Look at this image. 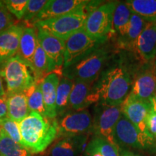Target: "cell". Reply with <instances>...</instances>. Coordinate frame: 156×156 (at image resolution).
<instances>
[{
  "instance_id": "obj_1",
  "label": "cell",
  "mask_w": 156,
  "mask_h": 156,
  "mask_svg": "<svg viewBox=\"0 0 156 156\" xmlns=\"http://www.w3.org/2000/svg\"><path fill=\"white\" fill-rule=\"evenodd\" d=\"M22 145L30 153L44 152L57 137L56 119L31 112L19 123Z\"/></svg>"
},
{
  "instance_id": "obj_2",
  "label": "cell",
  "mask_w": 156,
  "mask_h": 156,
  "mask_svg": "<svg viewBox=\"0 0 156 156\" xmlns=\"http://www.w3.org/2000/svg\"><path fill=\"white\" fill-rule=\"evenodd\" d=\"M132 80L126 67L116 65L104 69L95 82L100 97L99 103L108 106H121L132 87Z\"/></svg>"
},
{
  "instance_id": "obj_3",
  "label": "cell",
  "mask_w": 156,
  "mask_h": 156,
  "mask_svg": "<svg viewBox=\"0 0 156 156\" xmlns=\"http://www.w3.org/2000/svg\"><path fill=\"white\" fill-rule=\"evenodd\" d=\"M101 2H102L89 1L86 5L67 14L46 20L39 21L34 26L66 41L70 36L84 28L89 13L100 5Z\"/></svg>"
},
{
  "instance_id": "obj_4",
  "label": "cell",
  "mask_w": 156,
  "mask_h": 156,
  "mask_svg": "<svg viewBox=\"0 0 156 156\" xmlns=\"http://www.w3.org/2000/svg\"><path fill=\"white\" fill-rule=\"evenodd\" d=\"M108 58V51L101 46L72 65L64 68L62 76L73 82L95 83L104 71Z\"/></svg>"
},
{
  "instance_id": "obj_5",
  "label": "cell",
  "mask_w": 156,
  "mask_h": 156,
  "mask_svg": "<svg viewBox=\"0 0 156 156\" xmlns=\"http://www.w3.org/2000/svg\"><path fill=\"white\" fill-rule=\"evenodd\" d=\"M28 68L17 56L9 59L2 67L0 72L6 83L7 97L24 92L36 83Z\"/></svg>"
},
{
  "instance_id": "obj_6",
  "label": "cell",
  "mask_w": 156,
  "mask_h": 156,
  "mask_svg": "<svg viewBox=\"0 0 156 156\" xmlns=\"http://www.w3.org/2000/svg\"><path fill=\"white\" fill-rule=\"evenodd\" d=\"M118 2L101 4L89 13L84 30L93 38L106 40L113 33V17Z\"/></svg>"
},
{
  "instance_id": "obj_7",
  "label": "cell",
  "mask_w": 156,
  "mask_h": 156,
  "mask_svg": "<svg viewBox=\"0 0 156 156\" xmlns=\"http://www.w3.org/2000/svg\"><path fill=\"white\" fill-rule=\"evenodd\" d=\"M122 115V105L108 106L98 103L93 119L92 132L95 136L103 138L117 145L114 140V129Z\"/></svg>"
},
{
  "instance_id": "obj_8",
  "label": "cell",
  "mask_w": 156,
  "mask_h": 156,
  "mask_svg": "<svg viewBox=\"0 0 156 156\" xmlns=\"http://www.w3.org/2000/svg\"><path fill=\"white\" fill-rule=\"evenodd\" d=\"M106 41L92 38L85 32L84 28L77 31L65 41L63 69L102 46Z\"/></svg>"
},
{
  "instance_id": "obj_9",
  "label": "cell",
  "mask_w": 156,
  "mask_h": 156,
  "mask_svg": "<svg viewBox=\"0 0 156 156\" xmlns=\"http://www.w3.org/2000/svg\"><path fill=\"white\" fill-rule=\"evenodd\" d=\"M114 135L115 142L119 147L123 145L136 149L151 147L155 139L140 132L123 114L115 126Z\"/></svg>"
},
{
  "instance_id": "obj_10",
  "label": "cell",
  "mask_w": 156,
  "mask_h": 156,
  "mask_svg": "<svg viewBox=\"0 0 156 156\" xmlns=\"http://www.w3.org/2000/svg\"><path fill=\"white\" fill-rule=\"evenodd\" d=\"M57 136L85 135L92 132L93 119L87 109L68 112L57 121Z\"/></svg>"
},
{
  "instance_id": "obj_11",
  "label": "cell",
  "mask_w": 156,
  "mask_h": 156,
  "mask_svg": "<svg viewBox=\"0 0 156 156\" xmlns=\"http://www.w3.org/2000/svg\"><path fill=\"white\" fill-rule=\"evenodd\" d=\"M151 108V102L140 100L130 94L122 104L123 115L132 123L136 129L146 136L153 137L148 132L146 125V119Z\"/></svg>"
},
{
  "instance_id": "obj_12",
  "label": "cell",
  "mask_w": 156,
  "mask_h": 156,
  "mask_svg": "<svg viewBox=\"0 0 156 156\" xmlns=\"http://www.w3.org/2000/svg\"><path fill=\"white\" fill-rule=\"evenodd\" d=\"M95 83L74 82L69 97L70 109L74 112L83 111L93 103L99 102L100 97Z\"/></svg>"
},
{
  "instance_id": "obj_13",
  "label": "cell",
  "mask_w": 156,
  "mask_h": 156,
  "mask_svg": "<svg viewBox=\"0 0 156 156\" xmlns=\"http://www.w3.org/2000/svg\"><path fill=\"white\" fill-rule=\"evenodd\" d=\"M156 89V73L154 63L145 67L136 75L132 83L129 94L136 98L151 102Z\"/></svg>"
},
{
  "instance_id": "obj_14",
  "label": "cell",
  "mask_w": 156,
  "mask_h": 156,
  "mask_svg": "<svg viewBox=\"0 0 156 156\" xmlns=\"http://www.w3.org/2000/svg\"><path fill=\"white\" fill-rule=\"evenodd\" d=\"M25 27L13 25L0 33V67H2L9 59L16 56L20 40Z\"/></svg>"
},
{
  "instance_id": "obj_15",
  "label": "cell",
  "mask_w": 156,
  "mask_h": 156,
  "mask_svg": "<svg viewBox=\"0 0 156 156\" xmlns=\"http://www.w3.org/2000/svg\"><path fill=\"white\" fill-rule=\"evenodd\" d=\"M37 29L38 44L57 69L64 66L65 41L51 36L41 28Z\"/></svg>"
},
{
  "instance_id": "obj_16",
  "label": "cell",
  "mask_w": 156,
  "mask_h": 156,
  "mask_svg": "<svg viewBox=\"0 0 156 156\" xmlns=\"http://www.w3.org/2000/svg\"><path fill=\"white\" fill-rule=\"evenodd\" d=\"M87 0H49L39 14L32 21L35 25L39 21L54 18L67 14L70 12L86 5Z\"/></svg>"
},
{
  "instance_id": "obj_17",
  "label": "cell",
  "mask_w": 156,
  "mask_h": 156,
  "mask_svg": "<svg viewBox=\"0 0 156 156\" xmlns=\"http://www.w3.org/2000/svg\"><path fill=\"white\" fill-rule=\"evenodd\" d=\"M135 51L145 62L156 58V23H147L138 38Z\"/></svg>"
},
{
  "instance_id": "obj_18",
  "label": "cell",
  "mask_w": 156,
  "mask_h": 156,
  "mask_svg": "<svg viewBox=\"0 0 156 156\" xmlns=\"http://www.w3.org/2000/svg\"><path fill=\"white\" fill-rule=\"evenodd\" d=\"M60 78L61 77L58 73H52L46 75L41 82L46 116L51 119H55L57 117L56 112V99Z\"/></svg>"
},
{
  "instance_id": "obj_19",
  "label": "cell",
  "mask_w": 156,
  "mask_h": 156,
  "mask_svg": "<svg viewBox=\"0 0 156 156\" xmlns=\"http://www.w3.org/2000/svg\"><path fill=\"white\" fill-rule=\"evenodd\" d=\"M37 31L34 28H25L21 35L16 56L28 67H32L33 59L38 46Z\"/></svg>"
},
{
  "instance_id": "obj_20",
  "label": "cell",
  "mask_w": 156,
  "mask_h": 156,
  "mask_svg": "<svg viewBox=\"0 0 156 156\" xmlns=\"http://www.w3.org/2000/svg\"><path fill=\"white\" fill-rule=\"evenodd\" d=\"M87 139L86 134L62 137L51 147V156H77L83 150Z\"/></svg>"
},
{
  "instance_id": "obj_21",
  "label": "cell",
  "mask_w": 156,
  "mask_h": 156,
  "mask_svg": "<svg viewBox=\"0 0 156 156\" xmlns=\"http://www.w3.org/2000/svg\"><path fill=\"white\" fill-rule=\"evenodd\" d=\"M7 98V117L19 124L30 113L26 95L23 92Z\"/></svg>"
},
{
  "instance_id": "obj_22",
  "label": "cell",
  "mask_w": 156,
  "mask_h": 156,
  "mask_svg": "<svg viewBox=\"0 0 156 156\" xmlns=\"http://www.w3.org/2000/svg\"><path fill=\"white\" fill-rule=\"evenodd\" d=\"M147 23L139 15L132 12L127 32L123 38L119 39V45L122 48L135 51L138 38L145 28Z\"/></svg>"
},
{
  "instance_id": "obj_23",
  "label": "cell",
  "mask_w": 156,
  "mask_h": 156,
  "mask_svg": "<svg viewBox=\"0 0 156 156\" xmlns=\"http://www.w3.org/2000/svg\"><path fill=\"white\" fill-rule=\"evenodd\" d=\"M56 69L57 68L55 64L48 57L40 44H38L31 67V71L34 73L36 82H41L46 75L54 73Z\"/></svg>"
},
{
  "instance_id": "obj_24",
  "label": "cell",
  "mask_w": 156,
  "mask_h": 156,
  "mask_svg": "<svg viewBox=\"0 0 156 156\" xmlns=\"http://www.w3.org/2000/svg\"><path fill=\"white\" fill-rule=\"evenodd\" d=\"M83 156H120L119 147L103 138L94 136L84 150Z\"/></svg>"
},
{
  "instance_id": "obj_25",
  "label": "cell",
  "mask_w": 156,
  "mask_h": 156,
  "mask_svg": "<svg viewBox=\"0 0 156 156\" xmlns=\"http://www.w3.org/2000/svg\"><path fill=\"white\" fill-rule=\"evenodd\" d=\"M132 12L125 2H118L113 17V34H116L119 39L125 36L129 25Z\"/></svg>"
},
{
  "instance_id": "obj_26",
  "label": "cell",
  "mask_w": 156,
  "mask_h": 156,
  "mask_svg": "<svg viewBox=\"0 0 156 156\" xmlns=\"http://www.w3.org/2000/svg\"><path fill=\"white\" fill-rule=\"evenodd\" d=\"M74 82L65 77L60 78L56 99V112L57 116H62L69 110V97Z\"/></svg>"
},
{
  "instance_id": "obj_27",
  "label": "cell",
  "mask_w": 156,
  "mask_h": 156,
  "mask_svg": "<svg viewBox=\"0 0 156 156\" xmlns=\"http://www.w3.org/2000/svg\"><path fill=\"white\" fill-rule=\"evenodd\" d=\"M125 3L132 13L146 22L156 23V0H128Z\"/></svg>"
},
{
  "instance_id": "obj_28",
  "label": "cell",
  "mask_w": 156,
  "mask_h": 156,
  "mask_svg": "<svg viewBox=\"0 0 156 156\" xmlns=\"http://www.w3.org/2000/svg\"><path fill=\"white\" fill-rule=\"evenodd\" d=\"M0 154L3 156H32L26 148L12 140L0 128Z\"/></svg>"
},
{
  "instance_id": "obj_29",
  "label": "cell",
  "mask_w": 156,
  "mask_h": 156,
  "mask_svg": "<svg viewBox=\"0 0 156 156\" xmlns=\"http://www.w3.org/2000/svg\"><path fill=\"white\" fill-rule=\"evenodd\" d=\"M24 93L27 97L30 112H37L43 116L47 117L44 103L41 82H36L34 85L24 91Z\"/></svg>"
},
{
  "instance_id": "obj_30",
  "label": "cell",
  "mask_w": 156,
  "mask_h": 156,
  "mask_svg": "<svg viewBox=\"0 0 156 156\" xmlns=\"http://www.w3.org/2000/svg\"><path fill=\"white\" fill-rule=\"evenodd\" d=\"M0 128L2 129L12 140L17 143L22 145L18 123L7 116L5 118L0 119Z\"/></svg>"
},
{
  "instance_id": "obj_31",
  "label": "cell",
  "mask_w": 156,
  "mask_h": 156,
  "mask_svg": "<svg viewBox=\"0 0 156 156\" xmlns=\"http://www.w3.org/2000/svg\"><path fill=\"white\" fill-rule=\"evenodd\" d=\"M47 0H28L23 20L25 22H31L41 12L47 3Z\"/></svg>"
},
{
  "instance_id": "obj_32",
  "label": "cell",
  "mask_w": 156,
  "mask_h": 156,
  "mask_svg": "<svg viewBox=\"0 0 156 156\" xmlns=\"http://www.w3.org/2000/svg\"><path fill=\"white\" fill-rule=\"evenodd\" d=\"M3 2L11 14L19 20L23 18L28 3V0H6Z\"/></svg>"
},
{
  "instance_id": "obj_33",
  "label": "cell",
  "mask_w": 156,
  "mask_h": 156,
  "mask_svg": "<svg viewBox=\"0 0 156 156\" xmlns=\"http://www.w3.org/2000/svg\"><path fill=\"white\" fill-rule=\"evenodd\" d=\"M12 15L7 9L3 1H0V33L14 25Z\"/></svg>"
},
{
  "instance_id": "obj_34",
  "label": "cell",
  "mask_w": 156,
  "mask_h": 156,
  "mask_svg": "<svg viewBox=\"0 0 156 156\" xmlns=\"http://www.w3.org/2000/svg\"><path fill=\"white\" fill-rule=\"evenodd\" d=\"M146 125L150 134L156 139V112L151 108L146 119Z\"/></svg>"
},
{
  "instance_id": "obj_35",
  "label": "cell",
  "mask_w": 156,
  "mask_h": 156,
  "mask_svg": "<svg viewBox=\"0 0 156 156\" xmlns=\"http://www.w3.org/2000/svg\"><path fill=\"white\" fill-rule=\"evenodd\" d=\"M7 96L0 98V119L7 116Z\"/></svg>"
},
{
  "instance_id": "obj_36",
  "label": "cell",
  "mask_w": 156,
  "mask_h": 156,
  "mask_svg": "<svg viewBox=\"0 0 156 156\" xmlns=\"http://www.w3.org/2000/svg\"><path fill=\"white\" fill-rule=\"evenodd\" d=\"M7 96L6 95V92L3 86V83H2V76L1 75V72H0V98L1 97H5Z\"/></svg>"
},
{
  "instance_id": "obj_37",
  "label": "cell",
  "mask_w": 156,
  "mask_h": 156,
  "mask_svg": "<svg viewBox=\"0 0 156 156\" xmlns=\"http://www.w3.org/2000/svg\"><path fill=\"white\" fill-rule=\"evenodd\" d=\"M120 156H140L137 154H135L132 152L125 151V150H123L122 151L120 152Z\"/></svg>"
},
{
  "instance_id": "obj_38",
  "label": "cell",
  "mask_w": 156,
  "mask_h": 156,
  "mask_svg": "<svg viewBox=\"0 0 156 156\" xmlns=\"http://www.w3.org/2000/svg\"><path fill=\"white\" fill-rule=\"evenodd\" d=\"M151 103L152 108H153V110L156 112V97L152 98V99L151 100Z\"/></svg>"
},
{
  "instance_id": "obj_39",
  "label": "cell",
  "mask_w": 156,
  "mask_h": 156,
  "mask_svg": "<svg viewBox=\"0 0 156 156\" xmlns=\"http://www.w3.org/2000/svg\"><path fill=\"white\" fill-rule=\"evenodd\" d=\"M154 66H155V73H156V58H155V62H154Z\"/></svg>"
},
{
  "instance_id": "obj_40",
  "label": "cell",
  "mask_w": 156,
  "mask_h": 156,
  "mask_svg": "<svg viewBox=\"0 0 156 156\" xmlns=\"http://www.w3.org/2000/svg\"><path fill=\"white\" fill-rule=\"evenodd\" d=\"M154 97H156V89H155V94H154Z\"/></svg>"
},
{
  "instance_id": "obj_41",
  "label": "cell",
  "mask_w": 156,
  "mask_h": 156,
  "mask_svg": "<svg viewBox=\"0 0 156 156\" xmlns=\"http://www.w3.org/2000/svg\"><path fill=\"white\" fill-rule=\"evenodd\" d=\"M0 156H3L2 155V154H0Z\"/></svg>"
}]
</instances>
